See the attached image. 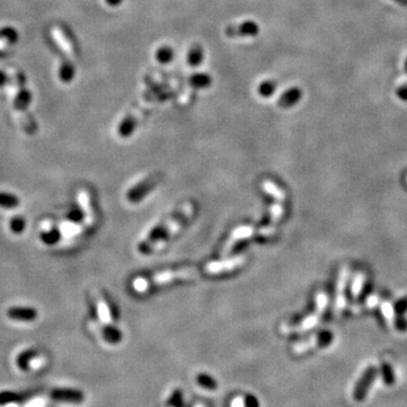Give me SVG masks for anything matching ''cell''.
<instances>
[{"instance_id":"cell-42","label":"cell","mask_w":407,"mask_h":407,"mask_svg":"<svg viewBox=\"0 0 407 407\" xmlns=\"http://www.w3.org/2000/svg\"><path fill=\"white\" fill-rule=\"evenodd\" d=\"M105 1H107L108 5H110V6H117L121 3L122 0H105Z\"/></svg>"},{"instance_id":"cell-18","label":"cell","mask_w":407,"mask_h":407,"mask_svg":"<svg viewBox=\"0 0 407 407\" xmlns=\"http://www.w3.org/2000/svg\"><path fill=\"white\" fill-rule=\"evenodd\" d=\"M38 356H39V352L34 350V348H28V350L21 352V353L16 356L17 368L24 372L28 371L31 368L32 361L38 358Z\"/></svg>"},{"instance_id":"cell-40","label":"cell","mask_w":407,"mask_h":407,"mask_svg":"<svg viewBox=\"0 0 407 407\" xmlns=\"http://www.w3.org/2000/svg\"><path fill=\"white\" fill-rule=\"evenodd\" d=\"M231 407H246L245 406V397L242 396H237L231 402Z\"/></svg>"},{"instance_id":"cell-9","label":"cell","mask_w":407,"mask_h":407,"mask_svg":"<svg viewBox=\"0 0 407 407\" xmlns=\"http://www.w3.org/2000/svg\"><path fill=\"white\" fill-rule=\"evenodd\" d=\"M333 339L334 336L332 332H329V330H323V332L319 333L317 336L311 337L309 340L296 344L295 346L293 347V350L295 353H303V352L314 347H326L332 343Z\"/></svg>"},{"instance_id":"cell-45","label":"cell","mask_w":407,"mask_h":407,"mask_svg":"<svg viewBox=\"0 0 407 407\" xmlns=\"http://www.w3.org/2000/svg\"><path fill=\"white\" fill-rule=\"evenodd\" d=\"M195 407H205V406H204L203 404H197V405H196Z\"/></svg>"},{"instance_id":"cell-44","label":"cell","mask_w":407,"mask_h":407,"mask_svg":"<svg viewBox=\"0 0 407 407\" xmlns=\"http://www.w3.org/2000/svg\"><path fill=\"white\" fill-rule=\"evenodd\" d=\"M404 68H405V72L407 74V59L405 60V67Z\"/></svg>"},{"instance_id":"cell-10","label":"cell","mask_w":407,"mask_h":407,"mask_svg":"<svg viewBox=\"0 0 407 407\" xmlns=\"http://www.w3.org/2000/svg\"><path fill=\"white\" fill-rule=\"evenodd\" d=\"M245 256H238L224 261H213V263L206 265V266L204 267V271H205V274H220V272L233 271L235 268L242 266V265L245 264Z\"/></svg>"},{"instance_id":"cell-32","label":"cell","mask_w":407,"mask_h":407,"mask_svg":"<svg viewBox=\"0 0 407 407\" xmlns=\"http://www.w3.org/2000/svg\"><path fill=\"white\" fill-rule=\"evenodd\" d=\"M173 58V50L170 48V46H162L159 48L158 53H156V59H158L159 63L166 64Z\"/></svg>"},{"instance_id":"cell-20","label":"cell","mask_w":407,"mask_h":407,"mask_svg":"<svg viewBox=\"0 0 407 407\" xmlns=\"http://www.w3.org/2000/svg\"><path fill=\"white\" fill-rule=\"evenodd\" d=\"M261 187L264 188V191L267 192L268 195H271V197H274L276 201L279 203H283L285 201V192L282 190L281 188H278L276 184L271 180H265L261 182Z\"/></svg>"},{"instance_id":"cell-6","label":"cell","mask_w":407,"mask_h":407,"mask_svg":"<svg viewBox=\"0 0 407 407\" xmlns=\"http://www.w3.org/2000/svg\"><path fill=\"white\" fill-rule=\"evenodd\" d=\"M51 38L54 42L57 43L58 48L63 51L65 56L67 58V64L74 65L75 66V59H76V53H75V48L72 45L70 39L68 38V35L65 33L63 28L59 26H53L51 28Z\"/></svg>"},{"instance_id":"cell-35","label":"cell","mask_w":407,"mask_h":407,"mask_svg":"<svg viewBox=\"0 0 407 407\" xmlns=\"http://www.w3.org/2000/svg\"><path fill=\"white\" fill-rule=\"evenodd\" d=\"M283 213H284V208H283L282 204L281 203H276L274 205L271 206V224H276L277 222L282 219L283 216Z\"/></svg>"},{"instance_id":"cell-3","label":"cell","mask_w":407,"mask_h":407,"mask_svg":"<svg viewBox=\"0 0 407 407\" xmlns=\"http://www.w3.org/2000/svg\"><path fill=\"white\" fill-rule=\"evenodd\" d=\"M201 271H198L196 268H182V270H177V271H166L163 272H159V274H156L151 278H136L134 279L133 282V289L138 293H144L146 291L150 290L152 286L156 285H164L168 284V283L173 282L174 279H186V278H191L195 277L201 274Z\"/></svg>"},{"instance_id":"cell-15","label":"cell","mask_w":407,"mask_h":407,"mask_svg":"<svg viewBox=\"0 0 407 407\" xmlns=\"http://www.w3.org/2000/svg\"><path fill=\"white\" fill-rule=\"evenodd\" d=\"M33 392H18L13 390L0 391V406L9 404H22L32 398Z\"/></svg>"},{"instance_id":"cell-36","label":"cell","mask_w":407,"mask_h":407,"mask_svg":"<svg viewBox=\"0 0 407 407\" xmlns=\"http://www.w3.org/2000/svg\"><path fill=\"white\" fill-rule=\"evenodd\" d=\"M394 309H395L396 314L404 316V314H406V312H407V296L403 297V299H401V300H398L397 302L395 303Z\"/></svg>"},{"instance_id":"cell-28","label":"cell","mask_w":407,"mask_h":407,"mask_svg":"<svg viewBox=\"0 0 407 407\" xmlns=\"http://www.w3.org/2000/svg\"><path fill=\"white\" fill-rule=\"evenodd\" d=\"M380 311H381V315L384 316V320H386L388 323H394L395 318H396L394 305H391L389 302H383L380 304Z\"/></svg>"},{"instance_id":"cell-21","label":"cell","mask_w":407,"mask_h":407,"mask_svg":"<svg viewBox=\"0 0 407 407\" xmlns=\"http://www.w3.org/2000/svg\"><path fill=\"white\" fill-rule=\"evenodd\" d=\"M203 58H204V52H203V48L199 45H195L191 46V49L189 50L188 52V64L190 65V66H198V65H201V63L203 61Z\"/></svg>"},{"instance_id":"cell-34","label":"cell","mask_w":407,"mask_h":407,"mask_svg":"<svg viewBox=\"0 0 407 407\" xmlns=\"http://www.w3.org/2000/svg\"><path fill=\"white\" fill-rule=\"evenodd\" d=\"M183 406V394L181 389H176L171 394L169 398V407H182Z\"/></svg>"},{"instance_id":"cell-1","label":"cell","mask_w":407,"mask_h":407,"mask_svg":"<svg viewBox=\"0 0 407 407\" xmlns=\"http://www.w3.org/2000/svg\"><path fill=\"white\" fill-rule=\"evenodd\" d=\"M7 75H8V79L6 81L5 90L10 100L14 114H15L21 128L25 133L32 135V134L35 133L36 128L34 122L32 121L30 115L26 112V107L28 105V102H30V95H28L27 90H25L21 75L18 74L17 70H9Z\"/></svg>"},{"instance_id":"cell-5","label":"cell","mask_w":407,"mask_h":407,"mask_svg":"<svg viewBox=\"0 0 407 407\" xmlns=\"http://www.w3.org/2000/svg\"><path fill=\"white\" fill-rule=\"evenodd\" d=\"M155 103L156 99H151V101H143L141 103H139V105L134 109V110L125 118V120L120 123L119 135L121 137H128L130 134L134 132V129L136 128L137 123L143 118L145 112L150 110L153 105H155Z\"/></svg>"},{"instance_id":"cell-30","label":"cell","mask_w":407,"mask_h":407,"mask_svg":"<svg viewBox=\"0 0 407 407\" xmlns=\"http://www.w3.org/2000/svg\"><path fill=\"white\" fill-rule=\"evenodd\" d=\"M60 239V233L58 231L53 230H46L41 234V240L43 243L48 246H52L54 243H57Z\"/></svg>"},{"instance_id":"cell-22","label":"cell","mask_w":407,"mask_h":407,"mask_svg":"<svg viewBox=\"0 0 407 407\" xmlns=\"http://www.w3.org/2000/svg\"><path fill=\"white\" fill-rule=\"evenodd\" d=\"M17 40L16 32L12 28H7L0 33V51L9 48Z\"/></svg>"},{"instance_id":"cell-14","label":"cell","mask_w":407,"mask_h":407,"mask_svg":"<svg viewBox=\"0 0 407 407\" xmlns=\"http://www.w3.org/2000/svg\"><path fill=\"white\" fill-rule=\"evenodd\" d=\"M256 233V230L252 226H240L232 232L230 239L227 240L226 243H225V247L222 250V254L223 256H226V254L231 251L233 246L240 240L247 239L252 237V235Z\"/></svg>"},{"instance_id":"cell-4","label":"cell","mask_w":407,"mask_h":407,"mask_svg":"<svg viewBox=\"0 0 407 407\" xmlns=\"http://www.w3.org/2000/svg\"><path fill=\"white\" fill-rule=\"evenodd\" d=\"M327 304H328V297H327V294L320 292L317 294L316 296V309L315 311L312 312L311 315H309L307 318H304L302 321H301L299 325H295L294 327H283L282 332L283 333H291V332H305V330L312 328L315 327L320 320L322 317L323 312L326 311Z\"/></svg>"},{"instance_id":"cell-19","label":"cell","mask_w":407,"mask_h":407,"mask_svg":"<svg viewBox=\"0 0 407 407\" xmlns=\"http://www.w3.org/2000/svg\"><path fill=\"white\" fill-rule=\"evenodd\" d=\"M96 308H97V314H99L100 320L104 323L107 327H110L112 322V317L110 309H109L107 302L101 295L97 296L96 299Z\"/></svg>"},{"instance_id":"cell-13","label":"cell","mask_w":407,"mask_h":407,"mask_svg":"<svg viewBox=\"0 0 407 407\" xmlns=\"http://www.w3.org/2000/svg\"><path fill=\"white\" fill-rule=\"evenodd\" d=\"M6 314L9 319L16 321L31 322L38 318V311L31 307H12Z\"/></svg>"},{"instance_id":"cell-25","label":"cell","mask_w":407,"mask_h":407,"mask_svg":"<svg viewBox=\"0 0 407 407\" xmlns=\"http://www.w3.org/2000/svg\"><path fill=\"white\" fill-rule=\"evenodd\" d=\"M210 84V77L206 74H198L192 76L190 82H189V87L188 89L194 90V89H204V87L209 86Z\"/></svg>"},{"instance_id":"cell-31","label":"cell","mask_w":407,"mask_h":407,"mask_svg":"<svg viewBox=\"0 0 407 407\" xmlns=\"http://www.w3.org/2000/svg\"><path fill=\"white\" fill-rule=\"evenodd\" d=\"M25 225H26V221H25V219H23L22 216H15L14 219L10 220L9 227L14 233L20 234L25 230Z\"/></svg>"},{"instance_id":"cell-2","label":"cell","mask_w":407,"mask_h":407,"mask_svg":"<svg viewBox=\"0 0 407 407\" xmlns=\"http://www.w3.org/2000/svg\"><path fill=\"white\" fill-rule=\"evenodd\" d=\"M195 212V206L191 203H186L181 207V209L174 215L173 219L169 220L163 225L164 227L158 228L155 232H153L152 235H159V238L152 240L151 242L144 243L140 247V251L144 253H150L152 251H158L162 249L166 245V242L173 237L177 232L180 231V228L183 226V224L190 219L192 214Z\"/></svg>"},{"instance_id":"cell-26","label":"cell","mask_w":407,"mask_h":407,"mask_svg":"<svg viewBox=\"0 0 407 407\" xmlns=\"http://www.w3.org/2000/svg\"><path fill=\"white\" fill-rule=\"evenodd\" d=\"M196 381H197V384H199V386L208 390H214L217 386H219V384L216 383V380L214 379L212 376H209V374H206V373L197 374V376H196Z\"/></svg>"},{"instance_id":"cell-8","label":"cell","mask_w":407,"mask_h":407,"mask_svg":"<svg viewBox=\"0 0 407 407\" xmlns=\"http://www.w3.org/2000/svg\"><path fill=\"white\" fill-rule=\"evenodd\" d=\"M377 368L374 366H370L362 374L361 378H360L358 384H355L353 397L356 402H363L368 395L370 387L373 384V381L376 380L377 378Z\"/></svg>"},{"instance_id":"cell-12","label":"cell","mask_w":407,"mask_h":407,"mask_svg":"<svg viewBox=\"0 0 407 407\" xmlns=\"http://www.w3.org/2000/svg\"><path fill=\"white\" fill-rule=\"evenodd\" d=\"M347 278H348V270L347 267H343L339 275L336 284V295H335V303H334V309L337 314H340L344 310L345 304H346V299H345V290L347 285Z\"/></svg>"},{"instance_id":"cell-23","label":"cell","mask_w":407,"mask_h":407,"mask_svg":"<svg viewBox=\"0 0 407 407\" xmlns=\"http://www.w3.org/2000/svg\"><path fill=\"white\" fill-rule=\"evenodd\" d=\"M365 283V275L363 272H358L353 277V282L351 285V294L354 299H358L360 294L362 293L363 286Z\"/></svg>"},{"instance_id":"cell-29","label":"cell","mask_w":407,"mask_h":407,"mask_svg":"<svg viewBox=\"0 0 407 407\" xmlns=\"http://www.w3.org/2000/svg\"><path fill=\"white\" fill-rule=\"evenodd\" d=\"M381 376H383L384 383L387 386H392L395 384L394 370H392L391 365L388 364V363H383V365H381Z\"/></svg>"},{"instance_id":"cell-16","label":"cell","mask_w":407,"mask_h":407,"mask_svg":"<svg viewBox=\"0 0 407 407\" xmlns=\"http://www.w3.org/2000/svg\"><path fill=\"white\" fill-rule=\"evenodd\" d=\"M301 96H302L301 89H299V87H292V89L283 93V95L278 99L277 104L278 107L283 109H288L295 105L301 100Z\"/></svg>"},{"instance_id":"cell-11","label":"cell","mask_w":407,"mask_h":407,"mask_svg":"<svg viewBox=\"0 0 407 407\" xmlns=\"http://www.w3.org/2000/svg\"><path fill=\"white\" fill-rule=\"evenodd\" d=\"M258 33H259V27L251 21L237 25H230L225 30V34L227 38H245V36H254Z\"/></svg>"},{"instance_id":"cell-27","label":"cell","mask_w":407,"mask_h":407,"mask_svg":"<svg viewBox=\"0 0 407 407\" xmlns=\"http://www.w3.org/2000/svg\"><path fill=\"white\" fill-rule=\"evenodd\" d=\"M60 231L66 237H75V235L82 233L83 227L79 224L74 223V222H65L64 224H61Z\"/></svg>"},{"instance_id":"cell-39","label":"cell","mask_w":407,"mask_h":407,"mask_svg":"<svg viewBox=\"0 0 407 407\" xmlns=\"http://www.w3.org/2000/svg\"><path fill=\"white\" fill-rule=\"evenodd\" d=\"M396 94H397V96L402 101L407 102V84L402 85L401 87H398L397 92H396Z\"/></svg>"},{"instance_id":"cell-17","label":"cell","mask_w":407,"mask_h":407,"mask_svg":"<svg viewBox=\"0 0 407 407\" xmlns=\"http://www.w3.org/2000/svg\"><path fill=\"white\" fill-rule=\"evenodd\" d=\"M78 203L81 205L83 213H84V221L86 225H92L94 222V213L92 205H90V194L85 189L78 192Z\"/></svg>"},{"instance_id":"cell-37","label":"cell","mask_w":407,"mask_h":407,"mask_svg":"<svg viewBox=\"0 0 407 407\" xmlns=\"http://www.w3.org/2000/svg\"><path fill=\"white\" fill-rule=\"evenodd\" d=\"M394 326L399 332H405V330H407V319L404 318V316L398 315V317L395 318Z\"/></svg>"},{"instance_id":"cell-7","label":"cell","mask_w":407,"mask_h":407,"mask_svg":"<svg viewBox=\"0 0 407 407\" xmlns=\"http://www.w3.org/2000/svg\"><path fill=\"white\" fill-rule=\"evenodd\" d=\"M50 398L54 402L67 404H82L85 399V394L76 388H54L50 392Z\"/></svg>"},{"instance_id":"cell-43","label":"cell","mask_w":407,"mask_h":407,"mask_svg":"<svg viewBox=\"0 0 407 407\" xmlns=\"http://www.w3.org/2000/svg\"><path fill=\"white\" fill-rule=\"evenodd\" d=\"M394 1L399 3V5H401V6L407 7V0H394Z\"/></svg>"},{"instance_id":"cell-24","label":"cell","mask_w":407,"mask_h":407,"mask_svg":"<svg viewBox=\"0 0 407 407\" xmlns=\"http://www.w3.org/2000/svg\"><path fill=\"white\" fill-rule=\"evenodd\" d=\"M20 205V199L9 192H0V207L7 209L15 208Z\"/></svg>"},{"instance_id":"cell-38","label":"cell","mask_w":407,"mask_h":407,"mask_svg":"<svg viewBox=\"0 0 407 407\" xmlns=\"http://www.w3.org/2000/svg\"><path fill=\"white\" fill-rule=\"evenodd\" d=\"M245 406L246 407H260V404L256 396L248 394L245 396Z\"/></svg>"},{"instance_id":"cell-41","label":"cell","mask_w":407,"mask_h":407,"mask_svg":"<svg viewBox=\"0 0 407 407\" xmlns=\"http://www.w3.org/2000/svg\"><path fill=\"white\" fill-rule=\"evenodd\" d=\"M379 303V300H378V297L376 295H371L368 297V300H366V304H368L369 308H373L376 307V305Z\"/></svg>"},{"instance_id":"cell-33","label":"cell","mask_w":407,"mask_h":407,"mask_svg":"<svg viewBox=\"0 0 407 407\" xmlns=\"http://www.w3.org/2000/svg\"><path fill=\"white\" fill-rule=\"evenodd\" d=\"M276 90V84L272 81H266L264 83H261L259 85V89H258V93L260 94L261 96H265V97H268L274 94Z\"/></svg>"}]
</instances>
